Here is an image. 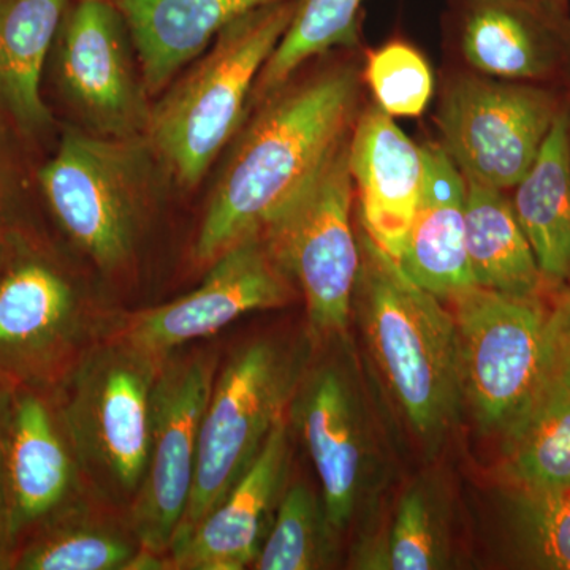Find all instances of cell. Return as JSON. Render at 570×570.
Returning <instances> with one entry per match:
<instances>
[{
	"instance_id": "obj_4",
	"label": "cell",
	"mask_w": 570,
	"mask_h": 570,
	"mask_svg": "<svg viewBox=\"0 0 570 570\" xmlns=\"http://www.w3.org/2000/svg\"><path fill=\"white\" fill-rule=\"evenodd\" d=\"M165 356L107 332L63 377L59 414L81 478L116 508L129 510L145 478Z\"/></svg>"
},
{
	"instance_id": "obj_20",
	"label": "cell",
	"mask_w": 570,
	"mask_h": 570,
	"mask_svg": "<svg viewBox=\"0 0 570 570\" xmlns=\"http://www.w3.org/2000/svg\"><path fill=\"white\" fill-rule=\"evenodd\" d=\"M129 26L149 96H160L228 24L284 0H112Z\"/></svg>"
},
{
	"instance_id": "obj_22",
	"label": "cell",
	"mask_w": 570,
	"mask_h": 570,
	"mask_svg": "<svg viewBox=\"0 0 570 570\" xmlns=\"http://www.w3.org/2000/svg\"><path fill=\"white\" fill-rule=\"evenodd\" d=\"M513 212L543 283L570 277V112L560 110L530 170L515 186Z\"/></svg>"
},
{
	"instance_id": "obj_18",
	"label": "cell",
	"mask_w": 570,
	"mask_h": 570,
	"mask_svg": "<svg viewBox=\"0 0 570 570\" xmlns=\"http://www.w3.org/2000/svg\"><path fill=\"white\" fill-rule=\"evenodd\" d=\"M348 167L363 230L400 262L422 194V146L374 104L356 116L348 140Z\"/></svg>"
},
{
	"instance_id": "obj_13",
	"label": "cell",
	"mask_w": 570,
	"mask_h": 570,
	"mask_svg": "<svg viewBox=\"0 0 570 570\" xmlns=\"http://www.w3.org/2000/svg\"><path fill=\"white\" fill-rule=\"evenodd\" d=\"M561 108L546 89L463 75L438 111L441 146L464 179L508 190L530 170Z\"/></svg>"
},
{
	"instance_id": "obj_32",
	"label": "cell",
	"mask_w": 570,
	"mask_h": 570,
	"mask_svg": "<svg viewBox=\"0 0 570 570\" xmlns=\"http://www.w3.org/2000/svg\"><path fill=\"white\" fill-rule=\"evenodd\" d=\"M568 281V287L547 318V343L553 362L570 354V277Z\"/></svg>"
},
{
	"instance_id": "obj_24",
	"label": "cell",
	"mask_w": 570,
	"mask_h": 570,
	"mask_svg": "<svg viewBox=\"0 0 570 570\" xmlns=\"http://www.w3.org/2000/svg\"><path fill=\"white\" fill-rule=\"evenodd\" d=\"M505 471L519 489H570V354L504 433Z\"/></svg>"
},
{
	"instance_id": "obj_34",
	"label": "cell",
	"mask_w": 570,
	"mask_h": 570,
	"mask_svg": "<svg viewBox=\"0 0 570 570\" xmlns=\"http://www.w3.org/2000/svg\"><path fill=\"white\" fill-rule=\"evenodd\" d=\"M558 2L566 3V6H569V0H558Z\"/></svg>"
},
{
	"instance_id": "obj_14",
	"label": "cell",
	"mask_w": 570,
	"mask_h": 570,
	"mask_svg": "<svg viewBox=\"0 0 570 570\" xmlns=\"http://www.w3.org/2000/svg\"><path fill=\"white\" fill-rule=\"evenodd\" d=\"M296 295L294 281L277 264L258 230L220 254L200 287L174 302L124 316L108 333L165 356L217 335L247 313L288 305Z\"/></svg>"
},
{
	"instance_id": "obj_29",
	"label": "cell",
	"mask_w": 570,
	"mask_h": 570,
	"mask_svg": "<svg viewBox=\"0 0 570 570\" xmlns=\"http://www.w3.org/2000/svg\"><path fill=\"white\" fill-rule=\"evenodd\" d=\"M510 513L524 560L539 569L570 570V489H519Z\"/></svg>"
},
{
	"instance_id": "obj_9",
	"label": "cell",
	"mask_w": 570,
	"mask_h": 570,
	"mask_svg": "<svg viewBox=\"0 0 570 570\" xmlns=\"http://www.w3.org/2000/svg\"><path fill=\"white\" fill-rule=\"evenodd\" d=\"M453 305L463 401L482 430L504 436L549 376V314L538 298L469 287Z\"/></svg>"
},
{
	"instance_id": "obj_12",
	"label": "cell",
	"mask_w": 570,
	"mask_h": 570,
	"mask_svg": "<svg viewBox=\"0 0 570 570\" xmlns=\"http://www.w3.org/2000/svg\"><path fill=\"white\" fill-rule=\"evenodd\" d=\"M55 81L78 129L145 137L151 96L129 26L112 0H71L51 51Z\"/></svg>"
},
{
	"instance_id": "obj_31",
	"label": "cell",
	"mask_w": 570,
	"mask_h": 570,
	"mask_svg": "<svg viewBox=\"0 0 570 570\" xmlns=\"http://www.w3.org/2000/svg\"><path fill=\"white\" fill-rule=\"evenodd\" d=\"M13 396V385L0 377V570L11 569V562L17 553V543L11 534L9 475H7Z\"/></svg>"
},
{
	"instance_id": "obj_19",
	"label": "cell",
	"mask_w": 570,
	"mask_h": 570,
	"mask_svg": "<svg viewBox=\"0 0 570 570\" xmlns=\"http://www.w3.org/2000/svg\"><path fill=\"white\" fill-rule=\"evenodd\" d=\"M422 194L401 268L441 299L474 287L466 250V179L441 145L422 146Z\"/></svg>"
},
{
	"instance_id": "obj_11",
	"label": "cell",
	"mask_w": 570,
	"mask_h": 570,
	"mask_svg": "<svg viewBox=\"0 0 570 570\" xmlns=\"http://www.w3.org/2000/svg\"><path fill=\"white\" fill-rule=\"evenodd\" d=\"M219 363L214 346L181 347L165 356L160 367L154 387L148 463L129 508L130 530L146 553L167 558L186 513L202 420Z\"/></svg>"
},
{
	"instance_id": "obj_8",
	"label": "cell",
	"mask_w": 570,
	"mask_h": 570,
	"mask_svg": "<svg viewBox=\"0 0 570 570\" xmlns=\"http://www.w3.org/2000/svg\"><path fill=\"white\" fill-rule=\"evenodd\" d=\"M344 336L335 337L332 354L313 356L288 407V420L313 460L326 513L337 532L367 509L382 482L381 439Z\"/></svg>"
},
{
	"instance_id": "obj_1",
	"label": "cell",
	"mask_w": 570,
	"mask_h": 570,
	"mask_svg": "<svg viewBox=\"0 0 570 570\" xmlns=\"http://www.w3.org/2000/svg\"><path fill=\"white\" fill-rule=\"evenodd\" d=\"M362 77L337 63L283 86L239 137L217 178L194 245V258L212 265L228 247L262 230L352 132Z\"/></svg>"
},
{
	"instance_id": "obj_35",
	"label": "cell",
	"mask_w": 570,
	"mask_h": 570,
	"mask_svg": "<svg viewBox=\"0 0 570 570\" xmlns=\"http://www.w3.org/2000/svg\"><path fill=\"white\" fill-rule=\"evenodd\" d=\"M569 2H570V0H569Z\"/></svg>"
},
{
	"instance_id": "obj_6",
	"label": "cell",
	"mask_w": 570,
	"mask_h": 570,
	"mask_svg": "<svg viewBox=\"0 0 570 570\" xmlns=\"http://www.w3.org/2000/svg\"><path fill=\"white\" fill-rule=\"evenodd\" d=\"M148 138H107L71 127L37 179L63 234L107 275L130 264L154 198Z\"/></svg>"
},
{
	"instance_id": "obj_28",
	"label": "cell",
	"mask_w": 570,
	"mask_h": 570,
	"mask_svg": "<svg viewBox=\"0 0 570 570\" xmlns=\"http://www.w3.org/2000/svg\"><path fill=\"white\" fill-rule=\"evenodd\" d=\"M444 501L431 482L417 480L401 498L374 569L430 570L448 566ZM371 564V569H373Z\"/></svg>"
},
{
	"instance_id": "obj_7",
	"label": "cell",
	"mask_w": 570,
	"mask_h": 570,
	"mask_svg": "<svg viewBox=\"0 0 570 570\" xmlns=\"http://www.w3.org/2000/svg\"><path fill=\"white\" fill-rule=\"evenodd\" d=\"M348 140L351 134L261 230L305 296L307 333L316 347L346 335L354 311L360 245L352 225Z\"/></svg>"
},
{
	"instance_id": "obj_5",
	"label": "cell",
	"mask_w": 570,
	"mask_h": 570,
	"mask_svg": "<svg viewBox=\"0 0 570 570\" xmlns=\"http://www.w3.org/2000/svg\"><path fill=\"white\" fill-rule=\"evenodd\" d=\"M314 351L309 333L262 336L219 363L202 420L193 493L170 550L253 466L273 428L287 414Z\"/></svg>"
},
{
	"instance_id": "obj_33",
	"label": "cell",
	"mask_w": 570,
	"mask_h": 570,
	"mask_svg": "<svg viewBox=\"0 0 570 570\" xmlns=\"http://www.w3.org/2000/svg\"><path fill=\"white\" fill-rule=\"evenodd\" d=\"M7 168L9 167L0 153V257L13 242L14 236L21 234L13 223V187H11Z\"/></svg>"
},
{
	"instance_id": "obj_15",
	"label": "cell",
	"mask_w": 570,
	"mask_h": 570,
	"mask_svg": "<svg viewBox=\"0 0 570 570\" xmlns=\"http://www.w3.org/2000/svg\"><path fill=\"white\" fill-rule=\"evenodd\" d=\"M291 438L285 414L230 493L168 551L171 569L243 570L254 564L283 499L292 463Z\"/></svg>"
},
{
	"instance_id": "obj_2",
	"label": "cell",
	"mask_w": 570,
	"mask_h": 570,
	"mask_svg": "<svg viewBox=\"0 0 570 570\" xmlns=\"http://www.w3.org/2000/svg\"><path fill=\"white\" fill-rule=\"evenodd\" d=\"M354 307L385 393L428 456L441 449L464 406L453 314L400 262L358 232Z\"/></svg>"
},
{
	"instance_id": "obj_3",
	"label": "cell",
	"mask_w": 570,
	"mask_h": 570,
	"mask_svg": "<svg viewBox=\"0 0 570 570\" xmlns=\"http://www.w3.org/2000/svg\"><path fill=\"white\" fill-rule=\"evenodd\" d=\"M298 7L284 0L238 18L153 104L145 137L178 186H197L238 132L258 75Z\"/></svg>"
},
{
	"instance_id": "obj_23",
	"label": "cell",
	"mask_w": 570,
	"mask_h": 570,
	"mask_svg": "<svg viewBox=\"0 0 570 570\" xmlns=\"http://www.w3.org/2000/svg\"><path fill=\"white\" fill-rule=\"evenodd\" d=\"M466 250L475 285L538 298L543 277L504 190L466 179Z\"/></svg>"
},
{
	"instance_id": "obj_27",
	"label": "cell",
	"mask_w": 570,
	"mask_h": 570,
	"mask_svg": "<svg viewBox=\"0 0 570 570\" xmlns=\"http://www.w3.org/2000/svg\"><path fill=\"white\" fill-rule=\"evenodd\" d=\"M324 499L306 483L285 490L275 520L262 543L254 569L316 570L332 566L336 535Z\"/></svg>"
},
{
	"instance_id": "obj_16",
	"label": "cell",
	"mask_w": 570,
	"mask_h": 570,
	"mask_svg": "<svg viewBox=\"0 0 570 570\" xmlns=\"http://www.w3.org/2000/svg\"><path fill=\"white\" fill-rule=\"evenodd\" d=\"M568 7L558 0H452L450 20L472 69L499 80L549 77L568 47Z\"/></svg>"
},
{
	"instance_id": "obj_30",
	"label": "cell",
	"mask_w": 570,
	"mask_h": 570,
	"mask_svg": "<svg viewBox=\"0 0 570 570\" xmlns=\"http://www.w3.org/2000/svg\"><path fill=\"white\" fill-rule=\"evenodd\" d=\"M365 78L376 105L392 118H419L434 91L426 59L404 41H390L371 52Z\"/></svg>"
},
{
	"instance_id": "obj_10",
	"label": "cell",
	"mask_w": 570,
	"mask_h": 570,
	"mask_svg": "<svg viewBox=\"0 0 570 570\" xmlns=\"http://www.w3.org/2000/svg\"><path fill=\"white\" fill-rule=\"evenodd\" d=\"M88 322L66 269L22 232L14 236L0 257V377L51 389L80 356Z\"/></svg>"
},
{
	"instance_id": "obj_21",
	"label": "cell",
	"mask_w": 570,
	"mask_h": 570,
	"mask_svg": "<svg viewBox=\"0 0 570 570\" xmlns=\"http://www.w3.org/2000/svg\"><path fill=\"white\" fill-rule=\"evenodd\" d=\"M71 0H0V126L39 138L52 126L45 70Z\"/></svg>"
},
{
	"instance_id": "obj_26",
	"label": "cell",
	"mask_w": 570,
	"mask_h": 570,
	"mask_svg": "<svg viewBox=\"0 0 570 570\" xmlns=\"http://www.w3.org/2000/svg\"><path fill=\"white\" fill-rule=\"evenodd\" d=\"M365 0H299L298 10L276 50L258 75V104L279 91L299 67L336 48L358 45Z\"/></svg>"
},
{
	"instance_id": "obj_25",
	"label": "cell",
	"mask_w": 570,
	"mask_h": 570,
	"mask_svg": "<svg viewBox=\"0 0 570 570\" xmlns=\"http://www.w3.org/2000/svg\"><path fill=\"white\" fill-rule=\"evenodd\" d=\"M134 532L85 521L69 505L45 521L14 553L11 569L18 570H129L140 557Z\"/></svg>"
},
{
	"instance_id": "obj_17",
	"label": "cell",
	"mask_w": 570,
	"mask_h": 570,
	"mask_svg": "<svg viewBox=\"0 0 570 570\" xmlns=\"http://www.w3.org/2000/svg\"><path fill=\"white\" fill-rule=\"evenodd\" d=\"M7 475L18 550L24 535L69 508L81 479L59 406L45 389L14 387Z\"/></svg>"
}]
</instances>
